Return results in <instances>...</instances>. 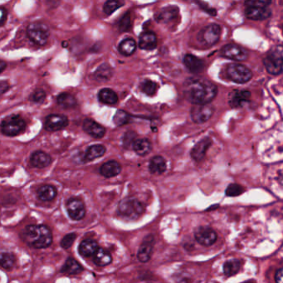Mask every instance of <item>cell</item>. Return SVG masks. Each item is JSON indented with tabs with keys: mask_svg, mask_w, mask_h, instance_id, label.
Instances as JSON below:
<instances>
[{
	"mask_svg": "<svg viewBox=\"0 0 283 283\" xmlns=\"http://www.w3.org/2000/svg\"><path fill=\"white\" fill-rule=\"evenodd\" d=\"M67 212L72 220H81L86 214V208L83 202L78 199H71L67 201Z\"/></svg>",
	"mask_w": 283,
	"mask_h": 283,
	"instance_id": "obj_13",
	"label": "cell"
},
{
	"mask_svg": "<svg viewBox=\"0 0 283 283\" xmlns=\"http://www.w3.org/2000/svg\"><path fill=\"white\" fill-rule=\"evenodd\" d=\"M271 1H247L246 7H269Z\"/></svg>",
	"mask_w": 283,
	"mask_h": 283,
	"instance_id": "obj_45",
	"label": "cell"
},
{
	"mask_svg": "<svg viewBox=\"0 0 283 283\" xmlns=\"http://www.w3.org/2000/svg\"><path fill=\"white\" fill-rule=\"evenodd\" d=\"M119 211L128 220H137L144 213V206L135 198H126L119 204Z\"/></svg>",
	"mask_w": 283,
	"mask_h": 283,
	"instance_id": "obj_6",
	"label": "cell"
},
{
	"mask_svg": "<svg viewBox=\"0 0 283 283\" xmlns=\"http://www.w3.org/2000/svg\"><path fill=\"white\" fill-rule=\"evenodd\" d=\"M58 191L52 185H44L38 189V196L43 201H52L55 199Z\"/></svg>",
	"mask_w": 283,
	"mask_h": 283,
	"instance_id": "obj_29",
	"label": "cell"
},
{
	"mask_svg": "<svg viewBox=\"0 0 283 283\" xmlns=\"http://www.w3.org/2000/svg\"><path fill=\"white\" fill-rule=\"evenodd\" d=\"M245 15L252 20H264L271 17L272 10L269 7H247Z\"/></svg>",
	"mask_w": 283,
	"mask_h": 283,
	"instance_id": "obj_15",
	"label": "cell"
},
{
	"mask_svg": "<svg viewBox=\"0 0 283 283\" xmlns=\"http://www.w3.org/2000/svg\"><path fill=\"white\" fill-rule=\"evenodd\" d=\"M179 8L177 6H168L156 13L155 18L158 23L168 24L176 19L179 16Z\"/></svg>",
	"mask_w": 283,
	"mask_h": 283,
	"instance_id": "obj_14",
	"label": "cell"
},
{
	"mask_svg": "<svg viewBox=\"0 0 283 283\" xmlns=\"http://www.w3.org/2000/svg\"><path fill=\"white\" fill-rule=\"evenodd\" d=\"M57 102H58L59 107H63L64 109L73 108L77 106V103H78L75 96L67 93H61L60 95H58Z\"/></svg>",
	"mask_w": 283,
	"mask_h": 283,
	"instance_id": "obj_30",
	"label": "cell"
},
{
	"mask_svg": "<svg viewBox=\"0 0 283 283\" xmlns=\"http://www.w3.org/2000/svg\"><path fill=\"white\" fill-rule=\"evenodd\" d=\"M49 35L48 27L40 22L30 23L27 28V36L29 40L38 46H44L47 43Z\"/></svg>",
	"mask_w": 283,
	"mask_h": 283,
	"instance_id": "obj_5",
	"label": "cell"
},
{
	"mask_svg": "<svg viewBox=\"0 0 283 283\" xmlns=\"http://www.w3.org/2000/svg\"><path fill=\"white\" fill-rule=\"evenodd\" d=\"M122 5H123V3L119 2V1H114V0L107 1L103 6V12L107 15H111L114 12L120 9Z\"/></svg>",
	"mask_w": 283,
	"mask_h": 283,
	"instance_id": "obj_39",
	"label": "cell"
},
{
	"mask_svg": "<svg viewBox=\"0 0 283 283\" xmlns=\"http://www.w3.org/2000/svg\"><path fill=\"white\" fill-rule=\"evenodd\" d=\"M15 264V257L9 252L0 253V266L4 269H11Z\"/></svg>",
	"mask_w": 283,
	"mask_h": 283,
	"instance_id": "obj_37",
	"label": "cell"
},
{
	"mask_svg": "<svg viewBox=\"0 0 283 283\" xmlns=\"http://www.w3.org/2000/svg\"><path fill=\"white\" fill-rule=\"evenodd\" d=\"M47 97L45 91L43 89L35 90L34 92L30 95V100L35 103H43Z\"/></svg>",
	"mask_w": 283,
	"mask_h": 283,
	"instance_id": "obj_42",
	"label": "cell"
},
{
	"mask_svg": "<svg viewBox=\"0 0 283 283\" xmlns=\"http://www.w3.org/2000/svg\"><path fill=\"white\" fill-rule=\"evenodd\" d=\"M166 161L165 158L162 156H154L152 159H150V165H149V170L151 173L154 174H161L166 171Z\"/></svg>",
	"mask_w": 283,
	"mask_h": 283,
	"instance_id": "obj_25",
	"label": "cell"
},
{
	"mask_svg": "<svg viewBox=\"0 0 283 283\" xmlns=\"http://www.w3.org/2000/svg\"><path fill=\"white\" fill-rule=\"evenodd\" d=\"M69 124V120L67 116L60 114H52L47 116L44 122V128L47 131L54 132L63 130Z\"/></svg>",
	"mask_w": 283,
	"mask_h": 283,
	"instance_id": "obj_10",
	"label": "cell"
},
{
	"mask_svg": "<svg viewBox=\"0 0 283 283\" xmlns=\"http://www.w3.org/2000/svg\"><path fill=\"white\" fill-rule=\"evenodd\" d=\"M23 237L27 243L35 249H46L52 243V234L48 227L45 225L28 226Z\"/></svg>",
	"mask_w": 283,
	"mask_h": 283,
	"instance_id": "obj_2",
	"label": "cell"
},
{
	"mask_svg": "<svg viewBox=\"0 0 283 283\" xmlns=\"http://www.w3.org/2000/svg\"><path fill=\"white\" fill-rule=\"evenodd\" d=\"M136 135L133 131H128L123 136V145L125 148H129L133 146L134 142L136 141Z\"/></svg>",
	"mask_w": 283,
	"mask_h": 283,
	"instance_id": "obj_43",
	"label": "cell"
},
{
	"mask_svg": "<svg viewBox=\"0 0 283 283\" xmlns=\"http://www.w3.org/2000/svg\"><path fill=\"white\" fill-rule=\"evenodd\" d=\"M241 263L237 259H231L224 263L223 265V272L227 277H232L237 274L239 272Z\"/></svg>",
	"mask_w": 283,
	"mask_h": 283,
	"instance_id": "obj_35",
	"label": "cell"
},
{
	"mask_svg": "<svg viewBox=\"0 0 283 283\" xmlns=\"http://www.w3.org/2000/svg\"><path fill=\"white\" fill-rule=\"evenodd\" d=\"M132 148L138 156H145L150 153L152 147L151 143L147 139H139L134 142Z\"/></svg>",
	"mask_w": 283,
	"mask_h": 283,
	"instance_id": "obj_31",
	"label": "cell"
},
{
	"mask_svg": "<svg viewBox=\"0 0 283 283\" xmlns=\"http://www.w3.org/2000/svg\"><path fill=\"white\" fill-rule=\"evenodd\" d=\"M184 95L194 105L209 104L217 95V87L205 78H188L184 83Z\"/></svg>",
	"mask_w": 283,
	"mask_h": 283,
	"instance_id": "obj_1",
	"label": "cell"
},
{
	"mask_svg": "<svg viewBox=\"0 0 283 283\" xmlns=\"http://www.w3.org/2000/svg\"><path fill=\"white\" fill-rule=\"evenodd\" d=\"M82 270H83L82 267L78 263V261H76L73 258H68L63 267L61 271L62 272L67 273V274L76 275L82 272Z\"/></svg>",
	"mask_w": 283,
	"mask_h": 283,
	"instance_id": "obj_33",
	"label": "cell"
},
{
	"mask_svg": "<svg viewBox=\"0 0 283 283\" xmlns=\"http://www.w3.org/2000/svg\"><path fill=\"white\" fill-rule=\"evenodd\" d=\"M76 237H77V234H73V233L72 234H67L61 241L62 247L65 249H69L70 247L74 243Z\"/></svg>",
	"mask_w": 283,
	"mask_h": 283,
	"instance_id": "obj_44",
	"label": "cell"
},
{
	"mask_svg": "<svg viewBox=\"0 0 283 283\" xmlns=\"http://www.w3.org/2000/svg\"><path fill=\"white\" fill-rule=\"evenodd\" d=\"M214 107L212 105H194L191 108L190 116L193 122L202 124L208 122L214 115Z\"/></svg>",
	"mask_w": 283,
	"mask_h": 283,
	"instance_id": "obj_9",
	"label": "cell"
},
{
	"mask_svg": "<svg viewBox=\"0 0 283 283\" xmlns=\"http://www.w3.org/2000/svg\"><path fill=\"white\" fill-rule=\"evenodd\" d=\"M243 191L244 189L241 185L232 184L228 185V188L226 189V194L230 197L238 196L240 194H243Z\"/></svg>",
	"mask_w": 283,
	"mask_h": 283,
	"instance_id": "obj_40",
	"label": "cell"
},
{
	"mask_svg": "<svg viewBox=\"0 0 283 283\" xmlns=\"http://www.w3.org/2000/svg\"><path fill=\"white\" fill-rule=\"evenodd\" d=\"M99 101L106 105H115L118 102V96L113 90L109 88L101 89L98 93Z\"/></svg>",
	"mask_w": 283,
	"mask_h": 283,
	"instance_id": "obj_27",
	"label": "cell"
},
{
	"mask_svg": "<svg viewBox=\"0 0 283 283\" xmlns=\"http://www.w3.org/2000/svg\"><path fill=\"white\" fill-rule=\"evenodd\" d=\"M6 67H7V63L5 62L0 60V73L3 72L6 69Z\"/></svg>",
	"mask_w": 283,
	"mask_h": 283,
	"instance_id": "obj_49",
	"label": "cell"
},
{
	"mask_svg": "<svg viewBox=\"0 0 283 283\" xmlns=\"http://www.w3.org/2000/svg\"><path fill=\"white\" fill-rule=\"evenodd\" d=\"M184 64L192 73H200L204 68V63L200 58L195 56L187 54L184 58Z\"/></svg>",
	"mask_w": 283,
	"mask_h": 283,
	"instance_id": "obj_23",
	"label": "cell"
},
{
	"mask_svg": "<svg viewBox=\"0 0 283 283\" xmlns=\"http://www.w3.org/2000/svg\"><path fill=\"white\" fill-rule=\"evenodd\" d=\"M131 27H132L131 17L129 14H126L120 21L119 29L121 30V32H127L131 29Z\"/></svg>",
	"mask_w": 283,
	"mask_h": 283,
	"instance_id": "obj_41",
	"label": "cell"
},
{
	"mask_svg": "<svg viewBox=\"0 0 283 283\" xmlns=\"http://www.w3.org/2000/svg\"><path fill=\"white\" fill-rule=\"evenodd\" d=\"M118 49L122 55H132L136 49V41L133 38H126L119 44Z\"/></svg>",
	"mask_w": 283,
	"mask_h": 283,
	"instance_id": "obj_32",
	"label": "cell"
},
{
	"mask_svg": "<svg viewBox=\"0 0 283 283\" xmlns=\"http://www.w3.org/2000/svg\"><path fill=\"white\" fill-rule=\"evenodd\" d=\"M154 244H155V239L152 235H148L147 237L143 240V243L140 247L139 251L137 253L138 259L141 262L146 263L150 260L151 253L153 251Z\"/></svg>",
	"mask_w": 283,
	"mask_h": 283,
	"instance_id": "obj_18",
	"label": "cell"
},
{
	"mask_svg": "<svg viewBox=\"0 0 283 283\" xmlns=\"http://www.w3.org/2000/svg\"><path fill=\"white\" fill-rule=\"evenodd\" d=\"M82 128L86 133L95 139H101L106 134V129L93 119H86Z\"/></svg>",
	"mask_w": 283,
	"mask_h": 283,
	"instance_id": "obj_16",
	"label": "cell"
},
{
	"mask_svg": "<svg viewBox=\"0 0 283 283\" xmlns=\"http://www.w3.org/2000/svg\"><path fill=\"white\" fill-rule=\"evenodd\" d=\"M107 149L103 144H94L91 145L85 154V159L87 161H93L94 159L104 156Z\"/></svg>",
	"mask_w": 283,
	"mask_h": 283,
	"instance_id": "obj_26",
	"label": "cell"
},
{
	"mask_svg": "<svg viewBox=\"0 0 283 283\" xmlns=\"http://www.w3.org/2000/svg\"><path fill=\"white\" fill-rule=\"evenodd\" d=\"M263 64L267 71L272 75H279L283 72V47L282 46L275 47L269 51Z\"/></svg>",
	"mask_w": 283,
	"mask_h": 283,
	"instance_id": "obj_4",
	"label": "cell"
},
{
	"mask_svg": "<svg viewBox=\"0 0 283 283\" xmlns=\"http://www.w3.org/2000/svg\"><path fill=\"white\" fill-rule=\"evenodd\" d=\"M283 268L278 269V272H277V273H276V277H275V279H276V283H283Z\"/></svg>",
	"mask_w": 283,
	"mask_h": 283,
	"instance_id": "obj_48",
	"label": "cell"
},
{
	"mask_svg": "<svg viewBox=\"0 0 283 283\" xmlns=\"http://www.w3.org/2000/svg\"><path fill=\"white\" fill-rule=\"evenodd\" d=\"M194 237L201 245L211 246L217 240V234L212 228L208 227H200L194 233Z\"/></svg>",
	"mask_w": 283,
	"mask_h": 283,
	"instance_id": "obj_12",
	"label": "cell"
},
{
	"mask_svg": "<svg viewBox=\"0 0 283 283\" xmlns=\"http://www.w3.org/2000/svg\"><path fill=\"white\" fill-rule=\"evenodd\" d=\"M93 256H94V258H93L94 263L95 265L99 267L107 266L112 261V257L110 252L103 249H97V251L95 252V254Z\"/></svg>",
	"mask_w": 283,
	"mask_h": 283,
	"instance_id": "obj_28",
	"label": "cell"
},
{
	"mask_svg": "<svg viewBox=\"0 0 283 283\" xmlns=\"http://www.w3.org/2000/svg\"><path fill=\"white\" fill-rule=\"evenodd\" d=\"M26 122L18 115H12L3 120L0 128L3 135L7 136H17L23 134L26 130Z\"/></svg>",
	"mask_w": 283,
	"mask_h": 283,
	"instance_id": "obj_3",
	"label": "cell"
},
{
	"mask_svg": "<svg viewBox=\"0 0 283 283\" xmlns=\"http://www.w3.org/2000/svg\"><path fill=\"white\" fill-rule=\"evenodd\" d=\"M251 98V93L249 91H234L229 96L228 104L232 108L243 107Z\"/></svg>",
	"mask_w": 283,
	"mask_h": 283,
	"instance_id": "obj_19",
	"label": "cell"
},
{
	"mask_svg": "<svg viewBox=\"0 0 283 283\" xmlns=\"http://www.w3.org/2000/svg\"><path fill=\"white\" fill-rule=\"evenodd\" d=\"M221 36V28L216 23H212L206 26L199 32L198 40L204 46L211 47L217 44Z\"/></svg>",
	"mask_w": 283,
	"mask_h": 283,
	"instance_id": "obj_8",
	"label": "cell"
},
{
	"mask_svg": "<svg viewBox=\"0 0 283 283\" xmlns=\"http://www.w3.org/2000/svg\"><path fill=\"white\" fill-rule=\"evenodd\" d=\"M9 90V84L8 81H0V95H3Z\"/></svg>",
	"mask_w": 283,
	"mask_h": 283,
	"instance_id": "obj_47",
	"label": "cell"
},
{
	"mask_svg": "<svg viewBox=\"0 0 283 283\" xmlns=\"http://www.w3.org/2000/svg\"><path fill=\"white\" fill-rule=\"evenodd\" d=\"M113 75L112 68L108 64H102L94 73L97 81H106L110 80Z\"/></svg>",
	"mask_w": 283,
	"mask_h": 283,
	"instance_id": "obj_34",
	"label": "cell"
},
{
	"mask_svg": "<svg viewBox=\"0 0 283 283\" xmlns=\"http://www.w3.org/2000/svg\"><path fill=\"white\" fill-rule=\"evenodd\" d=\"M113 122L117 126H122L131 122V117L126 111L118 110L113 117Z\"/></svg>",
	"mask_w": 283,
	"mask_h": 283,
	"instance_id": "obj_36",
	"label": "cell"
},
{
	"mask_svg": "<svg viewBox=\"0 0 283 283\" xmlns=\"http://www.w3.org/2000/svg\"><path fill=\"white\" fill-rule=\"evenodd\" d=\"M222 57L229 58L234 61H246L249 58V52L244 48L236 44H227L221 52Z\"/></svg>",
	"mask_w": 283,
	"mask_h": 283,
	"instance_id": "obj_11",
	"label": "cell"
},
{
	"mask_svg": "<svg viewBox=\"0 0 283 283\" xmlns=\"http://www.w3.org/2000/svg\"><path fill=\"white\" fill-rule=\"evenodd\" d=\"M226 71L229 79L236 83H246L250 81L252 78V72L251 70L242 64H229Z\"/></svg>",
	"mask_w": 283,
	"mask_h": 283,
	"instance_id": "obj_7",
	"label": "cell"
},
{
	"mask_svg": "<svg viewBox=\"0 0 283 283\" xmlns=\"http://www.w3.org/2000/svg\"><path fill=\"white\" fill-rule=\"evenodd\" d=\"M7 17H8V12L4 8L0 7V27L3 26L6 23Z\"/></svg>",
	"mask_w": 283,
	"mask_h": 283,
	"instance_id": "obj_46",
	"label": "cell"
},
{
	"mask_svg": "<svg viewBox=\"0 0 283 283\" xmlns=\"http://www.w3.org/2000/svg\"><path fill=\"white\" fill-rule=\"evenodd\" d=\"M139 47L142 49L154 50L157 47V37L154 32H144L140 36Z\"/></svg>",
	"mask_w": 283,
	"mask_h": 283,
	"instance_id": "obj_21",
	"label": "cell"
},
{
	"mask_svg": "<svg viewBox=\"0 0 283 283\" xmlns=\"http://www.w3.org/2000/svg\"><path fill=\"white\" fill-rule=\"evenodd\" d=\"M122 171V165L115 160H110L101 165L100 173L106 178H111L118 175Z\"/></svg>",
	"mask_w": 283,
	"mask_h": 283,
	"instance_id": "obj_22",
	"label": "cell"
},
{
	"mask_svg": "<svg viewBox=\"0 0 283 283\" xmlns=\"http://www.w3.org/2000/svg\"><path fill=\"white\" fill-rule=\"evenodd\" d=\"M30 163L33 167L43 169L50 165L52 163L51 156L42 150H37L30 156Z\"/></svg>",
	"mask_w": 283,
	"mask_h": 283,
	"instance_id": "obj_20",
	"label": "cell"
},
{
	"mask_svg": "<svg viewBox=\"0 0 283 283\" xmlns=\"http://www.w3.org/2000/svg\"><path fill=\"white\" fill-rule=\"evenodd\" d=\"M98 244L95 240L86 239L79 245V253L83 257H91L95 254L98 249Z\"/></svg>",
	"mask_w": 283,
	"mask_h": 283,
	"instance_id": "obj_24",
	"label": "cell"
},
{
	"mask_svg": "<svg viewBox=\"0 0 283 283\" xmlns=\"http://www.w3.org/2000/svg\"><path fill=\"white\" fill-rule=\"evenodd\" d=\"M157 84L153 81L150 80H144L142 84H141V89L142 92L145 94V95H149V96H152L155 95L158 88Z\"/></svg>",
	"mask_w": 283,
	"mask_h": 283,
	"instance_id": "obj_38",
	"label": "cell"
},
{
	"mask_svg": "<svg viewBox=\"0 0 283 283\" xmlns=\"http://www.w3.org/2000/svg\"><path fill=\"white\" fill-rule=\"evenodd\" d=\"M212 139L209 137H205L204 139L201 140L200 142H198L195 145H194L193 149L191 150L190 156L195 161L200 162L202 160L204 156H205L206 152L208 151L209 147L211 146Z\"/></svg>",
	"mask_w": 283,
	"mask_h": 283,
	"instance_id": "obj_17",
	"label": "cell"
}]
</instances>
